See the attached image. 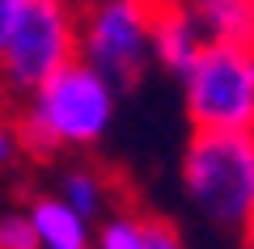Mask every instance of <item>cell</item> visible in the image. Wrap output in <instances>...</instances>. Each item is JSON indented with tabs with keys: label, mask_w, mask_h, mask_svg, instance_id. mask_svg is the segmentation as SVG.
I'll use <instances>...</instances> for the list:
<instances>
[{
	"label": "cell",
	"mask_w": 254,
	"mask_h": 249,
	"mask_svg": "<svg viewBox=\"0 0 254 249\" xmlns=\"http://www.w3.org/2000/svg\"><path fill=\"white\" fill-rule=\"evenodd\" d=\"M119 93L81 59L51 76L38 93L21 101L13 131L30 160H55L64 152H89L115 127Z\"/></svg>",
	"instance_id": "cell-1"
},
{
	"label": "cell",
	"mask_w": 254,
	"mask_h": 249,
	"mask_svg": "<svg viewBox=\"0 0 254 249\" xmlns=\"http://www.w3.org/2000/svg\"><path fill=\"white\" fill-rule=\"evenodd\" d=\"M190 13L203 30V43L254 51V0H195Z\"/></svg>",
	"instance_id": "cell-8"
},
{
	"label": "cell",
	"mask_w": 254,
	"mask_h": 249,
	"mask_svg": "<svg viewBox=\"0 0 254 249\" xmlns=\"http://www.w3.org/2000/svg\"><path fill=\"white\" fill-rule=\"evenodd\" d=\"M93 249H144V211L115 207L106 220L93 224Z\"/></svg>",
	"instance_id": "cell-10"
},
{
	"label": "cell",
	"mask_w": 254,
	"mask_h": 249,
	"mask_svg": "<svg viewBox=\"0 0 254 249\" xmlns=\"http://www.w3.org/2000/svg\"><path fill=\"white\" fill-rule=\"evenodd\" d=\"M0 249H38L26 207H0Z\"/></svg>",
	"instance_id": "cell-11"
},
{
	"label": "cell",
	"mask_w": 254,
	"mask_h": 249,
	"mask_svg": "<svg viewBox=\"0 0 254 249\" xmlns=\"http://www.w3.org/2000/svg\"><path fill=\"white\" fill-rule=\"evenodd\" d=\"M26 215L43 249H93V224L81 220L60 195H34L26 203Z\"/></svg>",
	"instance_id": "cell-7"
},
{
	"label": "cell",
	"mask_w": 254,
	"mask_h": 249,
	"mask_svg": "<svg viewBox=\"0 0 254 249\" xmlns=\"http://www.w3.org/2000/svg\"><path fill=\"white\" fill-rule=\"evenodd\" d=\"M17 13H21V0H0V55L13 38V26H17Z\"/></svg>",
	"instance_id": "cell-14"
},
{
	"label": "cell",
	"mask_w": 254,
	"mask_h": 249,
	"mask_svg": "<svg viewBox=\"0 0 254 249\" xmlns=\"http://www.w3.org/2000/svg\"><path fill=\"white\" fill-rule=\"evenodd\" d=\"M76 59L93 68L115 93H131L153 68V4L98 0L76 4Z\"/></svg>",
	"instance_id": "cell-3"
},
{
	"label": "cell",
	"mask_w": 254,
	"mask_h": 249,
	"mask_svg": "<svg viewBox=\"0 0 254 249\" xmlns=\"http://www.w3.org/2000/svg\"><path fill=\"white\" fill-rule=\"evenodd\" d=\"M178 85L190 131L254 135V51L208 43Z\"/></svg>",
	"instance_id": "cell-5"
},
{
	"label": "cell",
	"mask_w": 254,
	"mask_h": 249,
	"mask_svg": "<svg viewBox=\"0 0 254 249\" xmlns=\"http://www.w3.org/2000/svg\"><path fill=\"white\" fill-rule=\"evenodd\" d=\"M76 4L64 0H21L13 38L0 55V89L4 98L26 101L68 63H76Z\"/></svg>",
	"instance_id": "cell-4"
},
{
	"label": "cell",
	"mask_w": 254,
	"mask_h": 249,
	"mask_svg": "<svg viewBox=\"0 0 254 249\" xmlns=\"http://www.w3.org/2000/svg\"><path fill=\"white\" fill-rule=\"evenodd\" d=\"M38 249H43V245H38Z\"/></svg>",
	"instance_id": "cell-17"
},
{
	"label": "cell",
	"mask_w": 254,
	"mask_h": 249,
	"mask_svg": "<svg viewBox=\"0 0 254 249\" xmlns=\"http://www.w3.org/2000/svg\"><path fill=\"white\" fill-rule=\"evenodd\" d=\"M187 207L216 237H254V135L190 131L178 160Z\"/></svg>",
	"instance_id": "cell-2"
},
{
	"label": "cell",
	"mask_w": 254,
	"mask_h": 249,
	"mask_svg": "<svg viewBox=\"0 0 254 249\" xmlns=\"http://www.w3.org/2000/svg\"><path fill=\"white\" fill-rule=\"evenodd\" d=\"M4 101H9V98H4V89H0V118H4Z\"/></svg>",
	"instance_id": "cell-16"
},
{
	"label": "cell",
	"mask_w": 254,
	"mask_h": 249,
	"mask_svg": "<svg viewBox=\"0 0 254 249\" xmlns=\"http://www.w3.org/2000/svg\"><path fill=\"white\" fill-rule=\"evenodd\" d=\"M55 195L89 224L106 220V215L115 211V207H110L115 203V182H110V173L98 169V165H68V169H60Z\"/></svg>",
	"instance_id": "cell-9"
},
{
	"label": "cell",
	"mask_w": 254,
	"mask_h": 249,
	"mask_svg": "<svg viewBox=\"0 0 254 249\" xmlns=\"http://www.w3.org/2000/svg\"><path fill=\"white\" fill-rule=\"evenodd\" d=\"M203 47L208 43L190 4H153V68L182 80Z\"/></svg>",
	"instance_id": "cell-6"
},
{
	"label": "cell",
	"mask_w": 254,
	"mask_h": 249,
	"mask_svg": "<svg viewBox=\"0 0 254 249\" xmlns=\"http://www.w3.org/2000/svg\"><path fill=\"white\" fill-rule=\"evenodd\" d=\"M17 156H21V148H17V131H13V118H0V169H9Z\"/></svg>",
	"instance_id": "cell-13"
},
{
	"label": "cell",
	"mask_w": 254,
	"mask_h": 249,
	"mask_svg": "<svg viewBox=\"0 0 254 249\" xmlns=\"http://www.w3.org/2000/svg\"><path fill=\"white\" fill-rule=\"evenodd\" d=\"M144 249H190L182 228L170 220V215L144 211Z\"/></svg>",
	"instance_id": "cell-12"
},
{
	"label": "cell",
	"mask_w": 254,
	"mask_h": 249,
	"mask_svg": "<svg viewBox=\"0 0 254 249\" xmlns=\"http://www.w3.org/2000/svg\"><path fill=\"white\" fill-rule=\"evenodd\" d=\"M237 249H254V237H246V241H237Z\"/></svg>",
	"instance_id": "cell-15"
}]
</instances>
